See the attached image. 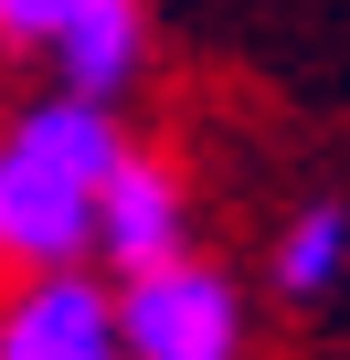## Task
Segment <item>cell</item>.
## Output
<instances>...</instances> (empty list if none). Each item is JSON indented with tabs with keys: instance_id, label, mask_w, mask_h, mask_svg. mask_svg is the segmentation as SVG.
Wrapping results in <instances>:
<instances>
[{
	"instance_id": "2",
	"label": "cell",
	"mask_w": 350,
	"mask_h": 360,
	"mask_svg": "<svg viewBox=\"0 0 350 360\" xmlns=\"http://www.w3.org/2000/svg\"><path fill=\"white\" fill-rule=\"evenodd\" d=\"M117 339L127 360H244V297L202 255L149 265V276H117Z\"/></svg>"
},
{
	"instance_id": "4",
	"label": "cell",
	"mask_w": 350,
	"mask_h": 360,
	"mask_svg": "<svg viewBox=\"0 0 350 360\" xmlns=\"http://www.w3.org/2000/svg\"><path fill=\"white\" fill-rule=\"evenodd\" d=\"M0 360H127V339H117V286H96L85 265L22 276V297L0 307Z\"/></svg>"
},
{
	"instance_id": "5",
	"label": "cell",
	"mask_w": 350,
	"mask_h": 360,
	"mask_svg": "<svg viewBox=\"0 0 350 360\" xmlns=\"http://www.w3.org/2000/svg\"><path fill=\"white\" fill-rule=\"evenodd\" d=\"M43 64L64 75V96H96V106H117V96L138 85V64H149V11H138V0H85V11L64 22V43H54Z\"/></svg>"
},
{
	"instance_id": "6",
	"label": "cell",
	"mask_w": 350,
	"mask_h": 360,
	"mask_svg": "<svg viewBox=\"0 0 350 360\" xmlns=\"http://www.w3.org/2000/svg\"><path fill=\"white\" fill-rule=\"evenodd\" d=\"M265 276H276V297H329L339 276H350V202H297L287 212V233H276V255H265Z\"/></svg>"
},
{
	"instance_id": "7",
	"label": "cell",
	"mask_w": 350,
	"mask_h": 360,
	"mask_svg": "<svg viewBox=\"0 0 350 360\" xmlns=\"http://www.w3.org/2000/svg\"><path fill=\"white\" fill-rule=\"evenodd\" d=\"M75 11H85V0H0V43H11V53H54Z\"/></svg>"
},
{
	"instance_id": "1",
	"label": "cell",
	"mask_w": 350,
	"mask_h": 360,
	"mask_svg": "<svg viewBox=\"0 0 350 360\" xmlns=\"http://www.w3.org/2000/svg\"><path fill=\"white\" fill-rule=\"evenodd\" d=\"M127 159L117 117L96 96H43L0 127V265L22 276H64L96 255V202H106V169Z\"/></svg>"
},
{
	"instance_id": "3",
	"label": "cell",
	"mask_w": 350,
	"mask_h": 360,
	"mask_svg": "<svg viewBox=\"0 0 350 360\" xmlns=\"http://www.w3.org/2000/svg\"><path fill=\"white\" fill-rule=\"evenodd\" d=\"M192 255V191L159 148H127L106 169V202H96V265L106 276H149V265H181Z\"/></svg>"
}]
</instances>
